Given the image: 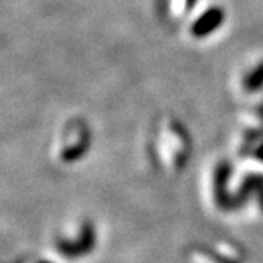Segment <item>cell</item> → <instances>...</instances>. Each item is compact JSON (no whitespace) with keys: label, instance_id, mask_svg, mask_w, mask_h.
<instances>
[{"label":"cell","instance_id":"obj_1","mask_svg":"<svg viewBox=\"0 0 263 263\" xmlns=\"http://www.w3.org/2000/svg\"><path fill=\"white\" fill-rule=\"evenodd\" d=\"M162 147L166 157L170 159L172 166L182 168L187 160V153H189V141H187L185 130L176 121L166 122L165 130L162 132Z\"/></svg>","mask_w":263,"mask_h":263},{"label":"cell","instance_id":"obj_2","mask_svg":"<svg viewBox=\"0 0 263 263\" xmlns=\"http://www.w3.org/2000/svg\"><path fill=\"white\" fill-rule=\"evenodd\" d=\"M96 241H97L96 227H93V223L86 220L81 223L80 235L74 239H67V238L58 239V251L64 257L74 260L90 254L93 248H96Z\"/></svg>","mask_w":263,"mask_h":263},{"label":"cell","instance_id":"obj_3","mask_svg":"<svg viewBox=\"0 0 263 263\" xmlns=\"http://www.w3.org/2000/svg\"><path fill=\"white\" fill-rule=\"evenodd\" d=\"M225 23V11L220 7H211L204 10L191 26V35L194 39H206L217 32Z\"/></svg>","mask_w":263,"mask_h":263},{"label":"cell","instance_id":"obj_4","mask_svg":"<svg viewBox=\"0 0 263 263\" xmlns=\"http://www.w3.org/2000/svg\"><path fill=\"white\" fill-rule=\"evenodd\" d=\"M229 179H230V165L227 162L217 163L214 170V197L220 210H235L236 200L229 192Z\"/></svg>","mask_w":263,"mask_h":263},{"label":"cell","instance_id":"obj_5","mask_svg":"<svg viewBox=\"0 0 263 263\" xmlns=\"http://www.w3.org/2000/svg\"><path fill=\"white\" fill-rule=\"evenodd\" d=\"M251 198H255L263 211V176L261 175H251L242 181L238 192L235 194L236 206L241 203H248Z\"/></svg>","mask_w":263,"mask_h":263},{"label":"cell","instance_id":"obj_6","mask_svg":"<svg viewBox=\"0 0 263 263\" xmlns=\"http://www.w3.org/2000/svg\"><path fill=\"white\" fill-rule=\"evenodd\" d=\"M89 143H90V134L84 128L81 132L80 138L74 141L73 144L67 146L64 151L61 153V159L67 163H71V162H77L80 160L87 151H89Z\"/></svg>","mask_w":263,"mask_h":263},{"label":"cell","instance_id":"obj_7","mask_svg":"<svg viewBox=\"0 0 263 263\" xmlns=\"http://www.w3.org/2000/svg\"><path fill=\"white\" fill-rule=\"evenodd\" d=\"M242 86L248 92H257L263 87V61L258 62L242 80Z\"/></svg>","mask_w":263,"mask_h":263},{"label":"cell","instance_id":"obj_8","mask_svg":"<svg viewBox=\"0 0 263 263\" xmlns=\"http://www.w3.org/2000/svg\"><path fill=\"white\" fill-rule=\"evenodd\" d=\"M197 0H173V11L175 14H185L195 7Z\"/></svg>","mask_w":263,"mask_h":263},{"label":"cell","instance_id":"obj_9","mask_svg":"<svg viewBox=\"0 0 263 263\" xmlns=\"http://www.w3.org/2000/svg\"><path fill=\"white\" fill-rule=\"evenodd\" d=\"M252 157L258 162L263 163V140L258 141L254 147H252Z\"/></svg>","mask_w":263,"mask_h":263},{"label":"cell","instance_id":"obj_10","mask_svg":"<svg viewBox=\"0 0 263 263\" xmlns=\"http://www.w3.org/2000/svg\"><path fill=\"white\" fill-rule=\"evenodd\" d=\"M261 108L258 109V115H260V118H261V121H263V105H260Z\"/></svg>","mask_w":263,"mask_h":263},{"label":"cell","instance_id":"obj_11","mask_svg":"<svg viewBox=\"0 0 263 263\" xmlns=\"http://www.w3.org/2000/svg\"><path fill=\"white\" fill-rule=\"evenodd\" d=\"M39 263H52V261H49V260H42V261H39Z\"/></svg>","mask_w":263,"mask_h":263}]
</instances>
